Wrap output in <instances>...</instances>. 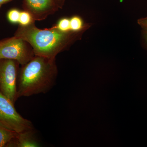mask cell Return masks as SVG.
<instances>
[{"mask_svg": "<svg viewBox=\"0 0 147 147\" xmlns=\"http://www.w3.org/2000/svg\"><path fill=\"white\" fill-rule=\"evenodd\" d=\"M85 32H63L55 25L50 28L40 29L34 23L26 26H19L14 36L28 42L36 56L55 59L58 54L82 39Z\"/></svg>", "mask_w": 147, "mask_h": 147, "instance_id": "1", "label": "cell"}, {"mask_svg": "<svg viewBox=\"0 0 147 147\" xmlns=\"http://www.w3.org/2000/svg\"><path fill=\"white\" fill-rule=\"evenodd\" d=\"M58 74L56 59L35 55L20 68L17 84L18 98L46 93L55 86Z\"/></svg>", "mask_w": 147, "mask_h": 147, "instance_id": "2", "label": "cell"}, {"mask_svg": "<svg viewBox=\"0 0 147 147\" xmlns=\"http://www.w3.org/2000/svg\"><path fill=\"white\" fill-rule=\"evenodd\" d=\"M34 56L31 46L21 38L14 36L0 41V59L13 60L23 65Z\"/></svg>", "mask_w": 147, "mask_h": 147, "instance_id": "3", "label": "cell"}, {"mask_svg": "<svg viewBox=\"0 0 147 147\" xmlns=\"http://www.w3.org/2000/svg\"><path fill=\"white\" fill-rule=\"evenodd\" d=\"M0 122L17 133L33 129L31 121L16 111L14 103L0 90Z\"/></svg>", "mask_w": 147, "mask_h": 147, "instance_id": "4", "label": "cell"}, {"mask_svg": "<svg viewBox=\"0 0 147 147\" xmlns=\"http://www.w3.org/2000/svg\"><path fill=\"white\" fill-rule=\"evenodd\" d=\"M20 64L11 59H0V90L13 103L18 99L17 84Z\"/></svg>", "mask_w": 147, "mask_h": 147, "instance_id": "5", "label": "cell"}, {"mask_svg": "<svg viewBox=\"0 0 147 147\" xmlns=\"http://www.w3.org/2000/svg\"><path fill=\"white\" fill-rule=\"evenodd\" d=\"M24 10L31 14L35 21L45 20L60 9L55 0H23Z\"/></svg>", "mask_w": 147, "mask_h": 147, "instance_id": "6", "label": "cell"}, {"mask_svg": "<svg viewBox=\"0 0 147 147\" xmlns=\"http://www.w3.org/2000/svg\"><path fill=\"white\" fill-rule=\"evenodd\" d=\"M40 143L36 137L33 129L18 133L13 141L7 147H38Z\"/></svg>", "mask_w": 147, "mask_h": 147, "instance_id": "7", "label": "cell"}, {"mask_svg": "<svg viewBox=\"0 0 147 147\" xmlns=\"http://www.w3.org/2000/svg\"><path fill=\"white\" fill-rule=\"evenodd\" d=\"M18 133L7 128L0 122V147H7Z\"/></svg>", "mask_w": 147, "mask_h": 147, "instance_id": "8", "label": "cell"}, {"mask_svg": "<svg viewBox=\"0 0 147 147\" xmlns=\"http://www.w3.org/2000/svg\"><path fill=\"white\" fill-rule=\"evenodd\" d=\"M70 30L71 31L79 32L86 31L91 27L92 24L86 23L80 16L75 15L69 18Z\"/></svg>", "mask_w": 147, "mask_h": 147, "instance_id": "9", "label": "cell"}, {"mask_svg": "<svg viewBox=\"0 0 147 147\" xmlns=\"http://www.w3.org/2000/svg\"><path fill=\"white\" fill-rule=\"evenodd\" d=\"M32 16L29 12L26 10L21 11L18 24L19 26H26L35 23Z\"/></svg>", "mask_w": 147, "mask_h": 147, "instance_id": "10", "label": "cell"}, {"mask_svg": "<svg viewBox=\"0 0 147 147\" xmlns=\"http://www.w3.org/2000/svg\"><path fill=\"white\" fill-rule=\"evenodd\" d=\"M59 30L63 32L71 31L70 30V20L69 18L63 17L58 21L55 25Z\"/></svg>", "mask_w": 147, "mask_h": 147, "instance_id": "11", "label": "cell"}, {"mask_svg": "<svg viewBox=\"0 0 147 147\" xmlns=\"http://www.w3.org/2000/svg\"><path fill=\"white\" fill-rule=\"evenodd\" d=\"M21 11L16 9H12L9 11L7 13V18L11 24L18 23Z\"/></svg>", "mask_w": 147, "mask_h": 147, "instance_id": "12", "label": "cell"}, {"mask_svg": "<svg viewBox=\"0 0 147 147\" xmlns=\"http://www.w3.org/2000/svg\"><path fill=\"white\" fill-rule=\"evenodd\" d=\"M141 42L142 47L147 51V30L146 29L141 30Z\"/></svg>", "mask_w": 147, "mask_h": 147, "instance_id": "13", "label": "cell"}, {"mask_svg": "<svg viewBox=\"0 0 147 147\" xmlns=\"http://www.w3.org/2000/svg\"><path fill=\"white\" fill-rule=\"evenodd\" d=\"M137 24L142 29L147 30V16L139 18L137 20Z\"/></svg>", "mask_w": 147, "mask_h": 147, "instance_id": "14", "label": "cell"}, {"mask_svg": "<svg viewBox=\"0 0 147 147\" xmlns=\"http://www.w3.org/2000/svg\"><path fill=\"white\" fill-rule=\"evenodd\" d=\"M55 1L59 7L60 9H62L65 2V0H55Z\"/></svg>", "mask_w": 147, "mask_h": 147, "instance_id": "15", "label": "cell"}, {"mask_svg": "<svg viewBox=\"0 0 147 147\" xmlns=\"http://www.w3.org/2000/svg\"><path fill=\"white\" fill-rule=\"evenodd\" d=\"M11 0H0V7H1V6L6 3L8 2L9 1Z\"/></svg>", "mask_w": 147, "mask_h": 147, "instance_id": "16", "label": "cell"}]
</instances>
